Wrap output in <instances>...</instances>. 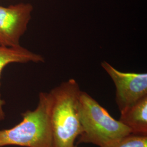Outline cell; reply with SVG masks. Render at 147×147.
I'll return each mask as SVG.
<instances>
[{
  "mask_svg": "<svg viewBox=\"0 0 147 147\" xmlns=\"http://www.w3.org/2000/svg\"><path fill=\"white\" fill-rule=\"evenodd\" d=\"M81 90L77 81L70 79L50 92L53 103L50 114L52 147H74L81 132L79 97Z\"/></svg>",
  "mask_w": 147,
  "mask_h": 147,
  "instance_id": "1",
  "label": "cell"
},
{
  "mask_svg": "<svg viewBox=\"0 0 147 147\" xmlns=\"http://www.w3.org/2000/svg\"><path fill=\"white\" fill-rule=\"evenodd\" d=\"M52 103L50 92L40 93L35 110L22 113V120L12 128L0 130V147H52L50 122Z\"/></svg>",
  "mask_w": 147,
  "mask_h": 147,
  "instance_id": "2",
  "label": "cell"
},
{
  "mask_svg": "<svg viewBox=\"0 0 147 147\" xmlns=\"http://www.w3.org/2000/svg\"><path fill=\"white\" fill-rule=\"evenodd\" d=\"M79 116L81 132L78 143L107 147L131 133L96 100L82 90L79 97Z\"/></svg>",
  "mask_w": 147,
  "mask_h": 147,
  "instance_id": "3",
  "label": "cell"
},
{
  "mask_svg": "<svg viewBox=\"0 0 147 147\" xmlns=\"http://www.w3.org/2000/svg\"><path fill=\"white\" fill-rule=\"evenodd\" d=\"M101 66L115 86V101L120 112L147 96V73L121 71L106 61Z\"/></svg>",
  "mask_w": 147,
  "mask_h": 147,
  "instance_id": "4",
  "label": "cell"
},
{
  "mask_svg": "<svg viewBox=\"0 0 147 147\" xmlns=\"http://www.w3.org/2000/svg\"><path fill=\"white\" fill-rule=\"evenodd\" d=\"M33 7L29 3L0 5V46L16 47L20 45L32 18Z\"/></svg>",
  "mask_w": 147,
  "mask_h": 147,
  "instance_id": "5",
  "label": "cell"
},
{
  "mask_svg": "<svg viewBox=\"0 0 147 147\" xmlns=\"http://www.w3.org/2000/svg\"><path fill=\"white\" fill-rule=\"evenodd\" d=\"M44 58L42 55L33 53L21 45L16 47H5L0 46V89L1 79L3 70L12 63H42ZM5 102L1 98L0 91V121L5 118L3 106Z\"/></svg>",
  "mask_w": 147,
  "mask_h": 147,
  "instance_id": "6",
  "label": "cell"
},
{
  "mask_svg": "<svg viewBox=\"0 0 147 147\" xmlns=\"http://www.w3.org/2000/svg\"><path fill=\"white\" fill-rule=\"evenodd\" d=\"M119 121L132 134L147 136V96L121 112Z\"/></svg>",
  "mask_w": 147,
  "mask_h": 147,
  "instance_id": "7",
  "label": "cell"
},
{
  "mask_svg": "<svg viewBox=\"0 0 147 147\" xmlns=\"http://www.w3.org/2000/svg\"><path fill=\"white\" fill-rule=\"evenodd\" d=\"M107 147H147V136L131 133Z\"/></svg>",
  "mask_w": 147,
  "mask_h": 147,
  "instance_id": "8",
  "label": "cell"
},
{
  "mask_svg": "<svg viewBox=\"0 0 147 147\" xmlns=\"http://www.w3.org/2000/svg\"><path fill=\"white\" fill-rule=\"evenodd\" d=\"M74 147H78V146H74Z\"/></svg>",
  "mask_w": 147,
  "mask_h": 147,
  "instance_id": "9",
  "label": "cell"
}]
</instances>
